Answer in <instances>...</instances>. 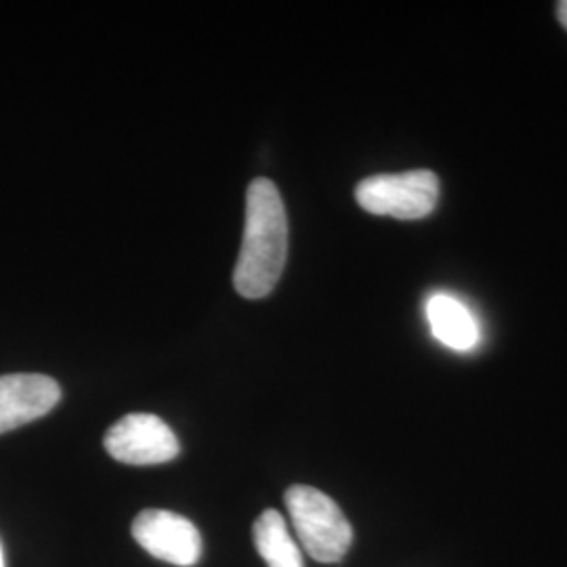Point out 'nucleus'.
<instances>
[{
    "label": "nucleus",
    "mask_w": 567,
    "mask_h": 567,
    "mask_svg": "<svg viewBox=\"0 0 567 567\" xmlns=\"http://www.w3.org/2000/svg\"><path fill=\"white\" fill-rule=\"evenodd\" d=\"M288 255V219L282 196L269 179L246 192V227L234 269V286L246 299H264L280 282Z\"/></svg>",
    "instance_id": "obj_1"
},
{
    "label": "nucleus",
    "mask_w": 567,
    "mask_h": 567,
    "mask_svg": "<svg viewBox=\"0 0 567 567\" xmlns=\"http://www.w3.org/2000/svg\"><path fill=\"white\" fill-rule=\"evenodd\" d=\"M284 501L305 550L320 564H339L353 540L339 505L311 486L288 487Z\"/></svg>",
    "instance_id": "obj_2"
},
{
    "label": "nucleus",
    "mask_w": 567,
    "mask_h": 567,
    "mask_svg": "<svg viewBox=\"0 0 567 567\" xmlns=\"http://www.w3.org/2000/svg\"><path fill=\"white\" fill-rule=\"evenodd\" d=\"M437 198L440 179L431 171L374 175L355 187V200L365 213L402 221H414L431 215Z\"/></svg>",
    "instance_id": "obj_3"
},
{
    "label": "nucleus",
    "mask_w": 567,
    "mask_h": 567,
    "mask_svg": "<svg viewBox=\"0 0 567 567\" xmlns=\"http://www.w3.org/2000/svg\"><path fill=\"white\" fill-rule=\"evenodd\" d=\"M105 452L124 465H163L179 456V440L156 414L122 416L103 437Z\"/></svg>",
    "instance_id": "obj_4"
},
{
    "label": "nucleus",
    "mask_w": 567,
    "mask_h": 567,
    "mask_svg": "<svg viewBox=\"0 0 567 567\" xmlns=\"http://www.w3.org/2000/svg\"><path fill=\"white\" fill-rule=\"evenodd\" d=\"M133 538L152 557L171 566H196L203 555L198 527L171 511H142L133 522Z\"/></svg>",
    "instance_id": "obj_5"
},
{
    "label": "nucleus",
    "mask_w": 567,
    "mask_h": 567,
    "mask_svg": "<svg viewBox=\"0 0 567 567\" xmlns=\"http://www.w3.org/2000/svg\"><path fill=\"white\" fill-rule=\"evenodd\" d=\"M58 381L44 374L0 377V433L28 425L60 404Z\"/></svg>",
    "instance_id": "obj_6"
},
{
    "label": "nucleus",
    "mask_w": 567,
    "mask_h": 567,
    "mask_svg": "<svg viewBox=\"0 0 567 567\" xmlns=\"http://www.w3.org/2000/svg\"><path fill=\"white\" fill-rule=\"evenodd\" d=\"M426 320L433 337L454 351L475 349L482 334L477 320L461 299L437 292L426 301Z\"/></svg>",
    "instance_id": "obj_7"
},
{
    "label": "nucleus",
    "mask_w": 567,
    "mask_h": 567,
    "mask_svg": "<svg viewBox=\"0 0 567 567\" xmlns=\"http://www.w3.org/2000/svg\"><path fill=\"white\" fill-rule=\"evenodd\" d=\"M252 538L267 567H303L301 550L295 545L278 511L267 508L259 515L252 527Z\"/></svg>",
    "instance_id": "obj_8"
},
{
    "label": "nucleus",
    "mask_w": 567,
    "mask_h": 567,
    "mask_svg": "<svg viewBox=\"0 0 567 567\" xmlns=\"http://www.w3.org/2000/svg\"><path fill=\"white\" fill-rule=\"evenodd\" d=\"M557 18H559L561 25L566 28L567 32V0H564V2H559V4H557Z\"/></svg>",
    "instance_id": "obj_9"
},
{
    "label": "nucleus",
    "mask_w": 567,
    "mask_h": 567,
    "mask_svg": "<svg viewBox=\"0 0 567 567\" xmlns=\"http://www.w3.org/2000/svg\"><path fill=\"white\" fill-rule=\"evenodd\" d=\"M0 567H4V553H2V545H0Z\"/></svg>",
    "instance_id": "obj_10"
}]
</instances>
